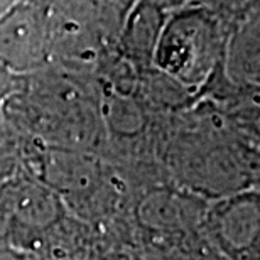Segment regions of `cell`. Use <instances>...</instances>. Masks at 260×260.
Masks as SVG:
<instances>
[{
	"label": "cell",
	"instance_id": "1",
	"mask_svg": "<svg viewBox=\"0 0 260 260\" xmlns=\"http://www.w3.org/2000/svg\"><path fill=\"white\" fill-rule=\"evenodd\" d=\"M203 226L223 260H260V188L215 198L205 208Z\"/></svg>",
	"mask_w": 260,
	"mask_h": 260
},
{
	"label": "cell",
	"instance_id": "2",
	"mask_svg": "<svg viewBox=\"0 0 260 260\" xmlns=\"http://www.w3.org/2000/svg\"><path fill=\"white\" fill-rule=\"evenodd\" d=\"M63 215V200L34 176L17 173L0 186V237L27 250L29 238L49 230Z\"/></svg>",
	"mask_w": 260,
	"mask_h": 260
},
{
	"label": "cell",
	"instance_id": "3",
	"mask_svg": "<svg viewBox=\"0 0 260 260\" xmlns=\"http://www.w3.org/2000/svg\"><path fill=\"white\" fill-rule=\"evenodd\" d=\"M43 27L44 20L34 9L10 12L0 24V64L14 75L43 64L48 56V38Z\"/></svg>",
	"mask_w": 260,
	"mask_h": 260
},
{
	"label": "cell",
	"instance_id": "4",
	"mask_svg": "<svg viewBox=\"0 0 260 260\" xmlns=\"http://www.w3.org/2000/svg\"><path fill=\"white\" fill-rule=\"evenodd\" d=\"M0 260H30V255L27 250L0 237Z\"/></svg>",
	"mask_w": 260,
	"mask_h": 260
},
{
	"label": "cell",
	"instance_id": "5",
	"mask_svg": "<svg viewBox=\"0 0 260 260\" xmlns=\"http://www.w3.org/2000/svg\"><path fill=\"white\" fill-rule=\"evenodd\" d=\"M14 91V73L0 64V100Z\"/></svg>",
	"mask_w": 260,
	"mask_h": 260
},
{
	"label": "cell",
	"instance_id": "6",
	"mask_svg": "<svg viewBox=\"0 0 260 260\" xmlns=\"http://www.w3.org/2000/svg\"><path fill=\"white\" fill-rule=\"evenodd\" d=\"M5 155V152H2V147H0V157H4Z\"/></svg>",
	"mask_w": 260,
	"mask_h": 260
}]
</instances>
